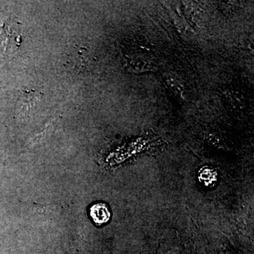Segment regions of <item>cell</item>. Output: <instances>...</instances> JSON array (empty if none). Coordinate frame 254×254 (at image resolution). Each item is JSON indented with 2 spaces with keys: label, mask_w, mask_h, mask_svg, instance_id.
<instances>
[{
  "label": "cell",
  "mask_w": 254,
  "mask_h": 254,
  "mask_svg": "<svg viewBox=\"0 0 254 254\" xmlns=\"http://www.w3.org/2000/svg\"><path fill=\"white\" fill-rule=\"evenodd\" d=\"M163 77L167 86L171 90L172 92H173L177 97L182 98H185L184 97L185 87L178 76H176L175 73L167 72L164 74Z\"/></svg>",
  "instance_id": "3957f363"
},
{
  "label": "cell",
  "mask_w": 254,
  "mask_h": 254,
  "mask_svg": "<svg viewBox=\"0 0 254 254\" xmlns=\"http://www.w3.org/2000/svg\"><path fill=\"white\" fill-rule=\"evenodd\" d=\"M131 67L138 72H145L154 69V64L145 58H137L132 60Z\"/></svg>",
  "instance_id": "5b68a950"
},
{
  "label": "cell",
  "mask_w": 254,
  "mask_h": 254,
  "mask_svg": "<svg viewBox=\"0 0 254 254\" xmlns=\"http://www.w3.org/2000/svg\"><path fill=\"white\" fill-rule=\"evenodd\" d=\"M90 215L97 225H103L109 221L111 213L108 205L103 203H97L90 208Z\"/></svg>",
  "instance_id": "7a4b0ae2"
},
{
  "label": "cell",
  "mask_w": 254,
  "mask_h": 254,
  "mask_svg": "<svg viewBox=\"0 0 254 254\" xmlns=\"http://www.w3.org/2000/svg\"><path fill=\"white\" fill-rule=\"evenodd\" d=\"M226 95L229 102L235 108H242L245 105L243 97L237 92L229 91Z\"/></svg>",
  "instance_id": "8992f818"
},
{
  "label": "cell",
  "mask_w": 254,
  "mask_h": 254,
  "mask_svg": "<svg viewBox=\"0 0 254 254\" xmlns=\"http://www.w3.org/2000/svg\"><path fill=\"white\" fill-rule=\"evenodd\" d=\"M198 177H199L200 182H202L205 186L211 187L216 183L218 173L215 171V169L210 167H204L200 170Z\"/></svg>",
  "instance_id": "277c9868"
},
{
  "label": "cell",
  "mask_w": 254,
  "mask_h": 254,
  "mask_svg": "<svg viewBox=\"0 0 254 254\" xmlns=\"http://www.w3.org/2000/svg\"><path fill=\"white\" fill-rule=\"evenodd\" d=\"M41 99V94L37 91H23L20 98L18 111L21 115L29 113L35 108L37 103Z\"/></svg>",
  "instance_id": "6da1fadb"
}]
</instances>
